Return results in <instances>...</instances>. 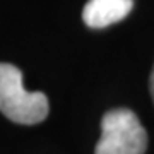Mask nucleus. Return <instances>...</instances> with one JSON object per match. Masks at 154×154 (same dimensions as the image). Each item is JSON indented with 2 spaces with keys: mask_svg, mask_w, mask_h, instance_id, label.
<instances>
[{
  "mask_svg": "<svg viewBox=\"0 0 154 154\" xmlns=\"http://www.w3.org/2000/svg\"><path fill=\"white\" fill-rule=\"evenodd\" d=\"M149 89H151V96H152V101H154V67H152V72H151V77H149Z\"/></svg>",
  "mask_w": 154,
  "mask_h": 154,
  "instance_id": "4",
  "label": "nucleus"
},
{
  "mask_svg": "<svg viewBox=\"0 0 154 154\" xmlns=\"http://www.w3.org/2000/svg\"><path fill=\"white\" fill-rule=\"evenodd\" d=\"M147 134L134 111L120 108L105 113L94 154H144Z\"/></svg>",
  "mask_w": 154,
  "mask_h": 154,
  "instance_id": "2",
  "label": "nucleus"
},
{
  "mask_svg": "<svg viewBox=\"0 0 154 154\" xmlns=\"http://www.w3.org/2000/svg\"><path fill=\"white\" fill-rule=\"evenodd\" d=\"M132 7V0H89L84 5L82 19L89 28H106L125 19Z\"/></svg>",
  "mask_w": 154,
  "mask_h": 154,
  "instance_id": "3",
  "label": "nucleus"
},
{
  "mask_svg": "<svg viewBox=\"0 0 154 154\" xmlns=\"http://www.w3.org/2000/svg\"><path fill=\"white\" fill-rule=\"evenodd\" d=\"M0 111L9 120L34 125L48 116V99L39 91H26L16 65L0 63Z\"/></svg>",
  "mask_w": 154,
  "mask_h": 154,
  "instance_id": "1",
  "label": "nucleus"
}]
</instances>
